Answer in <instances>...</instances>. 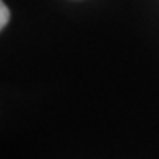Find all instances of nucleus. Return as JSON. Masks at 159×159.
Listing matches in <instances>:
<instances>
[{
    "mask_svg": "<svg viewBox=\"0 0 159 159\" xmlns=\"http://www.w3.org/2000/svg\"><path fill=\"white\" fill-rule=\"evenodd\" d=\"M8 18H10L8 8H7V5L2 2V3H0V28H5V26H7V23H8Z\"/></svg>",
    "mask_w": 159,
    "mask_h": 159,
    "instance_id": "nucleus-1",
    "label": "nucleus"
}]
</instances>
